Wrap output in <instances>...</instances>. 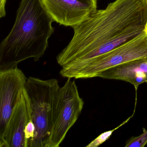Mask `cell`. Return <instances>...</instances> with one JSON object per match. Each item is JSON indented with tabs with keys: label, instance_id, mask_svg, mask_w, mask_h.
I'll list each match as a JSON object with an SVG mask.
<instances>
[{
	"label": "cell",
	"instance_id": "6da1fadb",
	"mask_svg": "<svg viewBox=\"0 0 147 147\" xmlns=\"http://www.w3.org/2000/svg\"><path fill=\"white\" fill-rule=\"evenodd\" d=\"M147 22L146 0H115L73 28L57 61L63 67L106 54L142 35Z\"/></svg>",
	"mask_w": 147,
	"mask_h": 147
},
{
	"label": "cell",
	"instance_id": "7a4b0ae2",
	"mask_svg": "<svg viewBox=\"0 0 147 147\" xmlns=\"http://www.w3.org/2000/svg\"><path fill=\"white\" fill-rule=\"evenodd\" d=\"M53 22L42 0H21L15 23L0 44V70L42 57L55 30Z\"/></svg>",
	"mask_w": 147,
	"mask_h": 147
},
{
	"label": "cell",
	"instance_id": "3957f363",
	"mask_svg": "<svg viewBox=\"0 0 147 147\" xmlns=\"http://www.w3.org/2000/svg\"><path fill=\"white\" fill-rule=\"evenodd\" d=\"M61 87L55 79H27L25 91L36 129L32 147H49Z\"/></svg>",
	"mask_w": 147,
	"mask_h": 147
},
{
	"label": "cell",
	"instance_id": "277c9868",
	"mask_svg": "<svg viewBox=\"0 0 147 147\" xmlns=\"http://www.w3.org/2000/svg\"><path fill=\"white\" fill-rule=\"evenodd\" d=\"M145 58H147V33L144 31L135 39L106 54L62 67L60 74L68 79L94 78L111 68Z\"/></svg>",
	"mask_w": 147,
	"mask_h": 147
},
{
	"label": "cell",
	"instance_id": "5b68a950",
	"mask_svg": "<svg viewBox=\"0 0 147 147\" xmlns=\"http://www.w3.org/2000/svg\"><path fill=\"white\" fill-rule=\"evenodd\" d=\"M78 88L74 81L68 79L60 88L49 147H58L68 131L75 123L84 106Z\"/></svg>",
	"mask_w": 147,
	"mask_h": 147
},
{
	"label": "cell",
	"instance_id": "8992f818",
	"mask_svg": "<svg viewBox=\"0 0 147 147\" xmlns=\"http://www.w3.org/2000/svg\"><path fill=\"white\" fill-rule=\"evenodd\" d=\"M27 80L18 67L0 70V136L21 98Z\"/></svg>",
	"mask_w": 147,
	"mask_h": 147
},
{
	"label": "cell",
	"instance_id": "52a82bcc",
	"mask_svg": "<svg viewBox=\"0 0 147 147\" xmlns=\"http://www.w3.org/2000/svg\"><path fill=\"white\" fill-rule=\"evenodd\" d=\"M54 22L74 28L97 10L98 0H42Z\"/></svg>",
	"mask_w": 147,
	"mask_h": 147
},
{
	"label": "cell",
	"instance_id": "ba28073f",
	"mask_svg": "<svg viewBox=\"0 0 147 147\" xmlns=\"http://www.w3.org/2000/svg\"><path fill=\"white\" fill-rule=\"evenodd\" d=\"M31 119L29 102L24 89L4 133L0 136V147H26L25 131Z\"/></svg>",
	"mask_w": 147,
	"mask_h": 147
},
{
	"label": "cell",
	"instance_id": "9c48e42d",
	"mask_svg": "<svg viewBox=\"0 0 147 147\" xmlns=\"http://www.w3.org/2000/svg\"><path fill=\"white\" fill-rule=\"evenodd\" d=\"M98 77L129 82L134 86L137 92L139 85L147 82V58L135 60L111 68L100 73Z\"/></svg>",
	"mask_w": 147,
	"mask_h": 147
},
{
	"label": "cell",
	"instance_id": "30bf717a",
	"mask_svg": "<svg viewBox=\"0 0 147 147\" xmlns=\"http://www.w3.org/2000/svg\"><path fill=\"white\" fill-rule=\"evenodd\" d=\"M133 115L132 114L130 117L128 118L126 120L124 121L122 123H121L120 125L118 126L117 127L115 128V129H113L111 130L108 131H105L104 133H102L100 134L99 136L96 138L95 139L92 141L90 143H89L88 145H87V147H97L98 146H99L100 144H103V143L105 142L107 140H108L110 137L112 135V133L115 131L117 129L119 128H120L121 126L123 125H124L126 123H127L130 119H131V118L132 117Z\"/></svg>",
	"mask_w": 147,
	"mask_h": 147
},
{
	"label": "cell",
	"instance_id": "8fae6325",
	"mask_svg": "<svg viewBox=\"0 0 147 147\" xmlns=\"http://www.w3.org/2000/svg\"><path fill=\"white\" fill-rule=\"evenodd\" d=\"M7 0H0V18L5 17L6 15L5 5Z\"/></svg>",
	"mask_w": 147,
	"mask_h": 147
},
{
	"label": "cell",
	"instance_id": "7c38bea8",
	"mask_svg": "<svg viewBox=\"0 0 147 147\" xmlns=\"http://www.w3.org/2000/svg\"><path fill=\"white\" fill-rule=\"evenodd\" d=\"M146 3H147V0H146ZM145 32L146 33H147V23H146V26H145Z\"/></svg>",
	"mask_w": 147,
	"mask_h": 147
}]
</instances>
